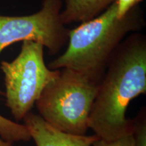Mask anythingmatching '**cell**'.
<instances>
[{
    "mask_svg": "<svg viewBox=\"0 0 146 146\" xmlns=\"http://www.w3.org/2000/svg\"><path fill=\"white\" fill-rule=\"evenodd\" d=\"M146 92V41L141 35L120 43L110 60L98 87L89 128L111 141L131 134L133 119L126 113L133 99Z\"/></svg>",
    "mask_w": 146,
    "mask_h": 146,
    "instance_id": "6da1fadb",
    "label": "cell"
},
{
    "mask_svg": "<svg viewBox=\"0 0 146 146\" xmlns=\"http://www.w3.org/2000/svg\"><path fill=\"white\" fill-rule=\"evenodd\" d=\"M143 22L137 5L124 17H118L115 1L100 15L69 30L66 50L47 67L70 68L101 81L122 40L129 32L139 29Z\"/></svg>",
    "mask_w": 146,
    "mask_h": 146,
    "instance_id": "7a4b0ae2",
    "label": "cell"
},
{
    "mask_svg": "<svg viewBox=\"0 0 146 146\" xmlns=\"http://www.w3.org/2000/svg\"><path fill=\"white\" fill-rule=\"evenodd\" d=\"M35 104L41 117L58 130L86 135L100 80L70 68L60 69Z\"/></svg>",
    "mask_w": 146,
    "mask_h": 146,
    "instance_id": "3957f363",
    "label": "cell"
},
{
    "mask_svg": "<svg viewBox=\"0 0 146 146\" xmlns=\"http://www.w3.org/2000/svg\"><path fill=\"white\" fill-rule=\"evenodd\" d=\"M44 46L32 41H23L21 52L12 62L3 61L5 105L16 122L31 112L41 93L59 76L60 70H51L45 64Z\"/></svg>",
    "mask_w": 146,
    "mask_h": 146,
    "instance_id": "277c9868",
    "label": "cell"
},
{
    "mask_svg": "<svg viewBox=\"0 0 146 146\" xmlns=\"http://www.w3.org/2000/svg\"><path fill=\"white\" fill-rule=\"evenodd\" d=\"M62 1L43 0L41 8L31 15H0V54L19 41H32L56 54L66 44L69 30L61 19Z\"/></svg>",
    "mask_w": 146,
    "mask_h": 146,
    "instance_id": "5b68a950",
    "label": "cell"
},
{
    "mask_svg": "<svg viewBox=\"0 0 146 146\" xmlns=\"http://www.w3.org/2000/svg\"><path fill=\"white\" fill-rule=\"evenodd\" d=\"M23 120L36 146H92L100 138L95 134L78 135L63 132L32 112L28 113Z\"/></svg>",
    "mask_w": 146,
    "mask_h": 146,
    "instance_id": "8992f818",
    "label": "cell"
},
{
    "mask_svg": "<svg viewBox=\"0 0 146 146\" xmlns=\"http://www.w3.org/2000/svg\"><path fill=\"white\" fill-rule=\"evenodd\" d=\"M64 8L60 16L65 25L84 23L100 15L116 0H62Z\"/></svg>",
    "mask_w": 146,
    "mask_h": 146,
    "instance_id": "52a82bcc",
    "label": "cell"
},
{
    "mask_svg": "<svg viewBox=\"0 0 146 146\" xmlns=\"http://www.w3.org/2000/svg\"><path fill=\"white\" fill-rule=\"evenodd\" d=\"M0 136L11 143L31 140L26 126L8 119L0 114Z\"/></svg>",
    "mask_w": 146,
    "mask_h": 146,
    "instance_id": "ba28073f",
    "label": "cell"
},
{
    "mask_svg": "<svg viewBox=\"0 0 146 146\" xmlns=\"http://www.w3.org/2000/svg\"><path fill=\"white\" fill-rule=\"evenodd\" d=\"M132 133L135 146H146V114L145 108L141 109L133 119Z\"/></svg>",
    "mask_w": 146,
    "mask_h": 146,
    "instance_id": "9c48e42d",
    "label": "cell"
},
{
    "mask_svg": "<svg viewBox=\"0 0 146 146\" xmlns=\"http://www.w3.org/2000/svg\"><path fill=\"white\" fill-rule=\"evenodd\" d=\"M92 146H135V139L133 133L111 141L99 138Z\"/></svg>",
    "mask_w": 146,
    "mask_h": 146,
    "instance_id": "30bf717a",
    "label": "cell"
},
{
    "mask_svg": "<svg viewBox=\"0 0 146 146\" xmlns=\"http://www.w3.org/2000/svg\"><path fill=\"white\" fill-rule=\"evenodd\" d=\"M117 3L118 17L123 18L135 6L138 5L141 0H116Z\"/></svg>",
    "mask_w": 146,
    "mask_h": 146,
    "instance_id": "8fae6325",
    "label": "cell"
},
{
    "mask_svg": "<svg viewBox=\"0 0 146 146\" xmlns=\"http://www.w3.org/2000/svg\"><path fill=\"white\" fill-rule=\"evenodd\" d=\"M0 146H14L13 143H11L10 142H8L3 139H0Z\"/></svg>",
    "mask_w": 146,
    "mask_h": 146,
    "instance_id": "7c38bea8",
    "label": "cell"
}]
</instances>
